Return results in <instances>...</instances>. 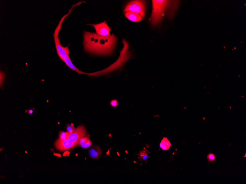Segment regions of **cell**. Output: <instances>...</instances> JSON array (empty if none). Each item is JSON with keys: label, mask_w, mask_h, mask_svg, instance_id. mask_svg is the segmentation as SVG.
<instances>
[{"label": "cell", "mask_w": 246, "mask_h": 184, "mask_svg": "<svg viewBox=\"0 0 246 184\" xmlns=\"http://www.w3.org/2000/svg\"><path fill=\"white\" fill-rule=\"evenodd\" d=\"M83 36V44L86 52L97 55H109L113 54L118 40L113 34L108 37H103L97 34L85 31Z\"/></svg>", "instance_id": "6da1fadb"}, {"label": "cell", "mask_w": 246, "mask_h": 184, "mask_svg": "<svg viewBox=\"0 0 246 184\" xmlns=\"http://www.w3.org/2000/svg\"><path fill=\"white\" fill-rule=\"evenodd\" d=\"M74 8V6L72 7L71 10H69V13L68 14L63 16V18L61 19L60 22H59L58 25L55 30L54 33V36L55 47H56L58 55L60 59L65 62L67 67L71 69L74 70V71H76L79 74H86L85 73L80 71L73 64L71 59H70L69 55L70 51L68 48V46L66 47H63L60 44L59 38V33L61 28L62 24L65 19L69 14H71V10H72Z\"/></svg>", "instance_id": "7a4b0ae2"}, {"label": "cell", "mask_w": 246, "mask_h": 184, "mask_svg": "<svg viewBox=\"0 0 246 184\" xmlns=\"http://www.w3.org/2000/svg\"><path fill=\"white\" fill-rule=\"evenodd\" d=\"M170 1L157 0L152 1V13L150 20L153 25H157L161 22L165 12L169 5Z\"/></svg>", "instance_id": "3957f363"}, {"label": "cell", "mask_w": 246, "mask_h": 184, "mask_svg": "<svg viewBox=\"0 0 246 184\" xmlns=\"http://www.w3.org/2000/svg\"><path fill=\"white\" fill-rule=\"evenodd\" d=\"M146 2L144 1H133L128 3L125 6L124 12H132L139 14L142 18L145 16Z\"/></svg>", "instance_id": "277c9868"}, {"label": "cell", "mask_w": 246, "mask_h": 184, "mask_svg": "<svg viewBox=\"0 0 246 184\" xmlns=\"http://www.w3.org/2000/svg\"><path fill=\"white\" fill-rule=\"evenodd\" d=\"M87 134V132L83 125H81L76 128L74 132L69 135L68 139L72 142L79 144L80 140Z\"/></svg>", "instance_id": "5b68a950"}, {"label": "cell", "mask_w": 246, "mask_h": 184, "mask_svg": "<svg viewBox=\"0 0 246 184\" xmlns=\"http://www.w3.org/2000/svg\"><path fill=\"white\" fill-rule=\"evenodd\" d=\"M88 25H91L95 28L97 35L98 36L106 37L111 36L110 33L111 29L105 21L100 24H88Z\"/></svg>", "instance_id": "8992f818"}, {"label": "cell", "mask_w": 246, "mask_h": 184, "mask_svg": "<svg viewBox=\"0 0 246 184\" xmlns=\"http://www.w3.org/2000/svg\"><path fill=\"white\" fill-rule=\"evenodd\" d=\"M78 144L72 142L67 139L63 140H58L55 142V147L59 151H63L71 149L76 146Z\"/></svg>", "instance_id": "52a82bcc"}, {"label": "cell", "mask_w": 246, "mask_h": 184, "mask_svg": "<svg viewBox=\"0 0 246 184\" xmlns=\"http://www.w3.org/2000/svg\"><path fill=\"white\" fill-rule=\"evenodd\" d=\"M125 16L130 21L133 22H139L142 20V18L141 16L136 13L131 12H127L125 13Z\"/></svg>", "instance_id": "ba28073f"}, {"label": "cell", "mask_w": 246, "mask_h": 184, "mask_svg": "<svg viewBox=\"0 0 246 184\" xmlns=\"http://www.w3.org/2000/svg\"><path fill=\"white\" fill-rule=\"evenodd\" d=\"M89 153V155L91 158H97L100 157L102 151L99 147L94 146L90 149Z\"/></svg>", "instance_id": "9c48e42d"}, {"label": "cell", "mask_w": 246, "mask_h": 184, "mask_svg": "<svg viewBox=\"0 0 246 184\" xmlns=\"http://www.w3.org/2000/svg\"><path fill=\"white\" fill-rule=\"evenodd\" d=\"M79 144L82 148H86L91 145V142L87 137H84L80 140Z\"/></svg>", "instance_id": "30bf717a"}, {"label": "cell", "mask_w": 246, "mask_h": 184, "mask_svg": "<svg viewBox=\"0 0 246 184\" xmlns=\"http://www.w3.org/2000/svg\"><path fill=\"white\" fill-rule=\"evenodd\" d=\"M171 146V143L168 139L166 137L164 138L160 143L161 148L164 150H167L170 148Z\"/></svg>", "instance_id": "8fae6325"}, {"label": "cell", "mask_w": 246, "mask_h": 184, "mask_svg": "<svg viewBox=\"0 0 246 184\" xmlns=\"http://www.w3.org/2000/svg\"><path fill=\"white\" fill-rule=\"evenodd\" d=\"M69 134L67 132H65L64 131H61L59 133V140H63L68 139Z\"/></svg>", "instance_id": "7c38bea8"}, {"label": "cell", "mask_w": 246, "mask_h": 184, "mask_svg": "<svg viewBox=\"0 0 246 184\" xmlns=\"http://www.w3.org/2000/svg\"><path fill=\"white\" fill-rule=\"evenodd\" d=\"M148 153L146 150L140 151V153L139 154V157L141 159L144 160H146L148 158Z\"/></svg>", "instance_id": "4fadbf2b"}, {"label": "cell", "mask_w": 246, "mask_h": 184, "mask_svg": "<svg viewBox=\"0 0 246 184\" xmlns=\"http://www.w3.org/2000/svg\"><path fill=\"white\" fill-rule=\"evenodd\" d=\"M207 158L208 160L210 162H214L215 161L216 159L215 155L214 154L212 153L208 154L207 156Z\"/></svg>", "instance_id": "5bb4252c"}, {"label": "cell", "mask_w": 246, "mask_h": 184, "mask_svg": "<svg viewBox=\"0 0 246 184\" xmlns=\"http://www.w3.org/2000/svg\"><path fill=\"white\" fill-rule=\"evenodd\" d=\"M76 128L74 127V124H71V125H67V132L68 133L69 135L70 134L72 133L75 131Z\"/></svg>", "instance_id": "9a60e30c"}, {"label": "cell", "mask_w": 246, "mask_h": 184, "mask_svg": "<svg viewBox=\"0 0 246 184\" xmlns=\"http://www.w3.org/2000/svg\"><path fill=\"white\" fill-rule=\"evenodd\" d=\"M5 74L3 71H1V86H2V84L3 83L4 79L5 78Z\"/></svg>", "instance_id": "2e32d148"}, {"label": "cell", "mask_w": 246, "mask_h": 184, "mask_svg": "<svg viewBox=\"0 0 246 184\" xmlns=\"http://www.w3.org/2000/svg\"><path fill=\"white\" fill-rule=\"evenodd\" d=\"M111 105L113 107H116L118 105V101L116 100H113L111 101Z\"/></svg>", "instance_id": "e0dca14e"}, {"label": "cell", "mask_w": 246, "mask_h": 184, "mask_svg": "<svg viewBox=\"0 0 246 184\" xmlns=\"http://www.w3.org/2000/svg\"><path fill=\"white\" fill-rule=\"evenodd\" d=\"M70 153L68 151H65L64 153H63V156L65 157L68 156L69 155Z\"/></svg>", "instance_id": "ac0fdd59"}, {"label": "cell", "mask_w": 246, "mask_h": 184, "mask_svg": "<svg viewBox=\"0 0 246 184\" xmlns=\"http://www.w3.org/2000/svg\"><path fill=\"white\" fill-rule=\"evenodd\" d=\"M54 155H55V156H57L58 157H60L61 156V155H60V154H55L54 153Z\"/></svg>", "instance_id": "d6986e66"}, {"label": "cell", "mask_w": 246, "mask_h": 184, "mask_svg": "<svg viewBox=\"0 0 246 184\" xmlns=\"http://www.w3.org/2000/svg\"><path fill=\"white\" fill-rule=\"evenodd\" d=\"M33 112V111L32 110V109H31V110H30L29 111H28V113L30 114H32Z\"/></svg>", "instance_id": "ffe728a7"}]
</instances>
